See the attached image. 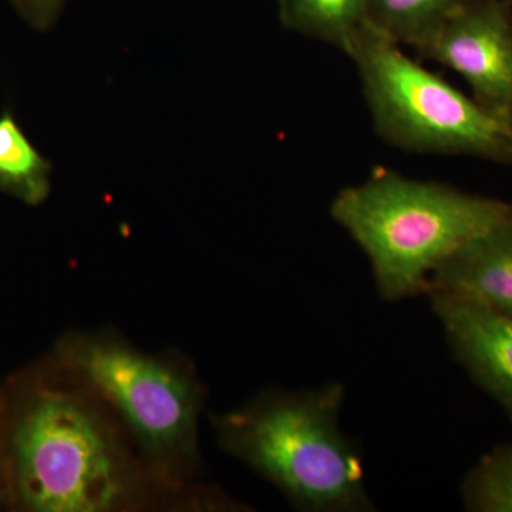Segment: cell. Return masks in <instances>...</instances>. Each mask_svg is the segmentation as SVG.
<instances>
[{"mask_svg": "<svg viewBox=\"0 0 512 512\" xmlns=\"http://www.w3.org/2000/svg\"><path fill=\"white\" fill-rule=\"evenodd\" d=\"M0 396L6 507L109 512L143 503L148 481L156 478L131 456L99 397L67 383L53 357L23 370Z\"/></svg>", "mask_w": 512, "mask_h": 512, "instance_id": "cell-1", "label": "cell"}, {"mask_svg": "<svg viewBox=\"0 0 512 512\" xmlns=\"http://www.w3.org/2000/svg\"><path fill=\"white\" fill-rule=\"evenodd\" d=\"M330 215L365 252L384 301L429 291L451 256L512 218V204L376 168L343 188Z\"/></svg>", "mask_w": 512, "mask_h": 512, "instance_id": "cell-2", "label": "cell"}, {"mask_svg": "<svg viewBox=\"0 0 512 512\" xmlns=\"http://www.w3.org/2000/svg\"><path fill=\"white\" fill-rule=\"evenodd\" d=\"M345 389L268 390L215 417L222 450L275 485L298 510H375L359 448L342 430Z\"/></svg>", "mask_w": 512, "mask_h": 512, "instance_id": "cell-3", "label": "cell"}, {"mask_svg": "<svg viewBox=\"0 0 512 512\" xmlns=\"http://www.w3.org/2000/svg\"><path fill=\"white\" fill-rule=\"evenodd\" d=\"M53 359L120 417L157 481L171 488L194 470L202 389L181 362L101 333L64 336Z\"/></svg>", "mask_w": 512, "mask_h": 512, "instance_id": "cell-4", "label": "cell"}, {"mask_svg": "<svg viewBox=\"0 0 512 512\" xmlns=\"http://www.w3.org/2000/svg\"><path fill=\"white\" fill-rule=\"evenodd\" d=\"M345 55L355 64L376 133L409 153L512 165L510 121L363 26Z\"/></svg>", "mask_w": 512, "mask_h": 512, "instance_id": "cell-5", "label": "cell"}, {"mask_svg": "<svg viewBox=\"0 0 512 512\" xmlns=\"http://www.w3.org/2000/svg\"><path fill=\"white\" fill-rule=\"evenodd\" d=\"M414 50L460 74L478 103L511 123L512 6L471 0Z\"/></svg>", "mask_w": 512, "mask_h": 512, "instance_id": "cell-6", "label": "cell"}, {"mask_svg": "<svg viewBox=\"0 0 512 512\" xmlns=\"http://www.w3.org/2000/svg\"><path fill=\"white\" fill-rule=\"evenodd\" d=\"M429 296L457 362L512 420V316L444 293Z\"/></svg>", "mask_w": 512, "mask_h": 512, "instance_id": "cell-7", "label": "cell"}, {"mask_svg": "<svg viewBox=\"0 0 512 512\" xmlns=\"http://www.w3.org/2000/svg\"><path fill=\"white\" fill-rule=\"evenodd\" d=\"M429 293L467 299L512 316V218L441 265L431 276Z\"/></svg>", "mask_w": 512, "mask_h": 512, "instance_id": "cell-8", "label": "cell"}, {"mask_svg": "<svg viewBox=\"0 0 512 512\" xmlns=\"http://www.w3.org/2000/svg\"><path fill=\"white\" fill-rule=\"evenodd\" d=\"M372 0H276L284 28L348 50L359 30L367 23Z\"/></svg>", "mask_w": 512, "mask_h": 512, "instance_id": "cell-9", "label": "cell"}, {"mask_svg": "<svg viewBox=\"0 0 512 512\" xmlns=\"http://www.w3.org/2000/svg\"><path fill=\"white\" fill-rule=\"evenodd\" d=\"M52 164L33 146L9 110L0 114V192L39 205L50 192Z\"/></svg>", "mask_w": 512, "mask_h": 512, "instance_id": "cell-10", "label": "cell"}, {"mask_svg": "<svg viewBox=\"0 0 512 512\" xmlns=\"http://www.w3.org/2000/svg\"><path fill=\"white\" fill-rule=\"evenodd\" d=\"M471 0H372L367 25L400 46L413 49Z\"/></svg>", "mask_w": 512, "mask_h": 512, "instance_id": "cell-11", "label": "cell"}, {"mask_svg": "<svg viewBox=\"0 0 512 512\" xmlns=\"http://www.w3.org/2000/svg\"><path fill=\"white\" fill-rule=\"evenodd\" d=\"M461 494L467 510L512 512V444L485 454L464 478Z\"/></svg>", "mask_w": 512, "mask_h": 512, "instance_id": "cell-12", "label": "cell"}, {"mask_svg": "<svg viewBox=\"0 0 512 512\" xmlns=\"http://www.w3.org/2000/svg\"><path fill=\"white\" fill-rule=\"evenodd\" d=\"M13 8L30 28L47 30L62 15L66 0H10Z\"/></svg>", "mask_w": 512, "mask_h": 512, "instance_id": "cell-13", "label": "cell"}, {"mask_svg": "<svg viewBox=\"0 0 512 512\" xmlns=\"http://www.w3.org/2000/svg\"><path fill=\"white\" fill-rule=\"evenodd\" d=\"M6 507L5 495H3L2 488H0V508Z\"/></svg>", "mask_w": 512, "mask_h": 512, "instance_id": "cell-14", "label": "cell"}, {"mask_svg": "<svg viewBox=\"0 0 512 512\" xmlns=\"http://www.w3.org/2000/svg\"><path fill=\"white\" fill-rule=\"evenodd\" d=\"M500 2L507 3V5L512 6V0H500Z\"/></svg>", "mask_w": 512, "mask_h": 512, "instance_id": "cell-15", "label": "cell"}, {"mask_svg": "<svg viewBox=\"0 0 512 512\" xmlns=\"http://www.w3.org/2000/svg\"><path fill=\"white\" fill-rule=\"evenodd\" d=\"M0 412H2V396H0Z\"/></svg>", "mask_w": 512, "mask_h": 512, "instance_id": "cell-16", "label": "cell"}, {"mask_svg": "<svg viewBox=\"0 0 512 512\" xmlns=\"http://www.w3.org/2000/svg\"><path fill=\"white\" fill-rule=\"evenodd\" d=\"M511 124H512V121H511Z\"/></svg>", "mask_w": 512, "mask_h": 512, "instance_id": "cell-17", "label": "cell"}]
</instances>
